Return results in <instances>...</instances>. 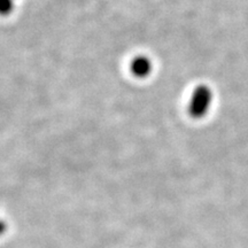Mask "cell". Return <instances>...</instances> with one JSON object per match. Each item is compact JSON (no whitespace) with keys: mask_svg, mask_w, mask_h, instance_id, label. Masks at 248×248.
Listing matches in <instances>:
<instances>
[{"mask_svg":"<svg viewBox=\"0 0 248 248\" xmlns=\"http://www.w3.org/2000/svg\"><path fill=\"white\" fill-rule=\"evenodd\" d=\"M6 229H7V225H6V223L4 221H1V219H0V235L5 233Z\"/></svg>","mask_w":248,"mask_h":248,"instance_id":"obj_3","label":"cell"},{"mask_svg":"<svg viewBox=\"0 0 248 248\" xmlns=\"http://www.w3.org/2000/svg\"><path fill=\"white\" fill-rule=\"evenodd\" d=\"M150 68H151V64L146 59H142V58L137 59V60L135 61V63H133V71H135V73L139 76L146 75L148 70H150Z\"/></svg>","mask_w":248,"mask_h":248,"instance_id":"obj_2","label":"cell"},{"mask_svg":"<svg viewBox=\"0 0 248 248\" xmlns=\"http://www.w3.org/2000/svg\"><path fill=\"white\" fill-rule=\"evenodd\" d=\"M209 105V91L206 88L198 89L192 99L191 111L194 115L199 116L206 111L207 106Z\"/></svg>","mask_w":248,"mask_h":248,"instance_id":"obj_1","label":"cell"}]
</instances>
